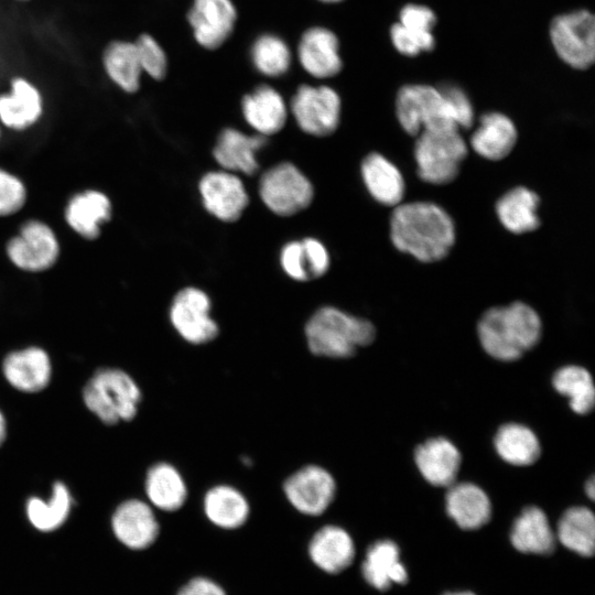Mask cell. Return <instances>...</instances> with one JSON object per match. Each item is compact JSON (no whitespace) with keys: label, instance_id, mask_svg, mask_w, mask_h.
Returning a JSON list of instances; mask_svg holds the SVG:
<instances>
[{"label":"cell","instance_id":"obj_13","mask_svg":"<svg viewBox=\"0 0 595 595\" xmlns=\"http://www.w3.org/2000/svg\"><path fill=\"white\" fill-rule=\"evenodd\" d=\"M237 20L231 0H193L187 21L196 42L206 50H217L230 37Z\"/></svg>","mask_w":595,"mask_h":595},{"label":"cell","instance_id":"obj_7","mask_svg":"<svg viewBox=\"0 0 595 595\" xmlns=\"http://www.w3.org/2000/svg\"><path fill=\"white\" fill-rule=\"evenodd\" d=\"M552 46L562 62L587 69L595 60V18L586 9L555 15L549 26Z\"/></svg>","mask_w":595,"mask_h":595},{"label":"cell","instance_id":"obj_27","mask_svg":"<svg viewBox=\"0 0 595 595\" xmlns=\"http://www.w3.org/2000/svg\"><path fill=\"white\" fill-rule=\"evenodd\" d=\"M203 511L214 526L234 530L242 527L250 515L246 496L236 487L219 484L210 487L203 498Z\"/></svg>","mask_w":595,"mask_h":595},{"label":"cell","instance_id":"obj_28","mask_svg":"<svg viewBox=\"0 0 595 595\" xmlns=\"http://www.w3.org/2000/svg\"><path fill=\"white\" fill-rule=\"evenodd\" d=\"M101 65L106 76L127 94L139 90L142 69L133 41L112 40L101 54Z\"/></svg>","mask_w":595,"mask_h":595},{"label":"cell","instance_id":"obj_49","mask_svg":"<svg viewBox=\"0 0 595 595\" xmlns=\"http://www.w3.org/2000/svg\"><path fill=\"white\" fill-rule=\"evenodd\" d=\"M321 2H325V3H338V2H342L344 0H318Z\"/></svg>","mask_w":595,"mask_h":595},{"label":"cell","instance_id":"obj_32","mask_svg":"<svg viewBox=\"0 0 595 595\" xmlns=\"http://www.w3.org/2000/svg\"><path fill=\"white\" fill-rule=\"evenodd\" d=\"M538 195L523 186H518L502 195L496 204V213L502 226L513 234L536 230L540 225L537 215Z\"/></svg>","mask_w":595,"mask_h":595},{"label":"cell","instance_id":"obj_15","mask_svg":"<svg viewBox=\"0 0 595 595\" xmlns=\"http://www.w3.org/2000/svg\"><path fill=\"white\" fill-rule=\"evenodd\" d=\"M298 57L303 69L316 78L334 77L343 68L338 37L324 26H312L302 34Z\"/></svg>","mask_w":595,"mask_h":595},{"label":"cell","instance_id":"obj_10","mask_svg":"<svg viewBox=\"0 0 595 595\" xmlns=\"http://www.w3.org/2000/svg\"><path fill=\"white\" fill-rule=\"evenodd\" d=\"M208 295L197 288H184L174 296L170 307V321L177 334L193 345L214 340L219 327L210 316Z\"/></svg>","mask_w":595,"mask_h":595},{"label":"cell","instance_id":"obj_26","mask_svg":"<svg viewBox=\"0 0 595 595\" xmlns=\"http://www.w3.org/2000/svg\"><path fill=\"white\" fill-rule=\"evenodd\" d=\"M361 177L369 194L378 203L397 206L404 195V180L399 169L379 153L368 154L360 166Z\"/></svg>","mask_w":595,"mask_h":595},{"label":"cell","instance_id":"obj_29","mask_svg":"<svg viewBox=\"0 0 595 595\" xmlns=\"http://www.w3.org/2000/svg\"><path fill=\"white\" fill-rule=\"evenodd\" d=\"M145 493L155 508L166 512L181 509L188 495L187 485L181 472L165 462L158 463L148 470Z\"/></svg>","mask_w":595,"mask_h":595},{"label":"cell","instance_id":"obj_24","mask_svg":"<svg viewBox=\"0 0 595 595\" xmlns=\"http://www.w3.org/2000/svg\"><path fill=\"white\" fill-rule=\"evenodd\" d=\"M447 488L446 511L458 527L473 530L488 522L491 504L480 487L472 483H453Z\"/></svg>","mask_w":595,"mask_h":595},{"label":"cell","instance_id":"obj_6","mask_svg":"<svg viewBox=\"0 0 595 595\" xmlns=\"http://www.w3.org/2000/svg\"><path fill=\"white\" fill-rule=\"evenodd\" d=\"M396 116L411 136L430 129L458 128L440 88L426 84L400 87L396 96Z\"/></svg>","mask_w":595,"mask_h":595},{"label":"cell","instance_id":"obj_50","mask_svg":"<svg viewBox=\"0 0 595 595\" xmlns=\"http://www.w3.org/2000/svg\"><path fill=\"white\" fill-rule=\"evenodd\" d=\"M17 1H20V2H25V1H29V0H17Z\"/></svg>","mask_w":595,"mask_h":595},{"label":"cell","instance_id":"obj_3","mask_svg":"<svg viewBox=\"0 0 595 595\" xmlns=\"http://www.w3.org/2000/svg\"><path fill=\"white\" fill-rule=\"evenodd\" d=\"M304 332L313 355L335 359L353 356L359 347L371 344L376 336L371 322L334 306L315 311Z\"/></svg>","mask_w":595,"mask_h":595},{"label":"cell","instance_id":"obj_11","mask_svg":"<svg viewBox=\"0 0 595 595\" xmlns=\"http://www.w3.org/2000/svg\"><path fill=\"white\" fill-rule=\"evenodd\" d=\"M11 262L28 272H41L53 267L60 255L58 240L52 228L36 219L25 221L6 247Z\"/></svg>","mask_w":595,"mask_h":595},{"label":"cell","instance_id":"obj_2","mask_svg":"<svg viewBox=\"0 0 595 595\" xmlns=\"http://www.w3.org/2000/svg\"><path fill=\"white\" fill-rule=\"evenodd\" d=\"M541 332L539 314L523 302L491 307L482 315L477 325L484 350L502 361L520 358L539 342Z\"/></svg>","mask_w":595,"mask_h":595},{"label":"cell","instance_id":"obj_18","mask_svg":"<svg viewBox=\"0 0 595 595\" xmlns=\"http://www.w3.org/2000/svg\"><path fill=\"white\" fill-rule=\"evenodd\" d=\"M307 553L313 564L321 571L337 574L353 563L355 544L345 529L326 524L312 536Z\"/></svg>","mask_w":595,"mask_h":595},{"label":"cell","instance_id":"obj_43","mask_svg":"<svg viewBox=\"0 0 595 595\" xmlns=\"http://www.w3.org/2000/svg\"><path fill=\"white\" fill-rule=\"evenodd\" d=\"M280 262L290 278L302 282L310 281L302 241L288 242L281 250Z\"/></svg>","mask_w":595,"mask_h":595},{"label":"cell","instance_id":"obj_8","mask_svg":"<svg viewBox=\"0 0 595 595\" xmlns=\"http://www.w3.org/2000/svg\"><path fill=\"white\" fill-rule=\"evenodd\" d=\"M259 195L272 213L286 217L310 206L314 188L295 165L282 162L261 175Z\"/></svg>","mask_w":595,"mask_h":595},{"label":"cell","instance_id":"obj_25","mask_svg":"<svg viewBox=\"0 0 595 595\" xmlns=\"http://www.w3.org/2000/svg\"><path fill=\"white\" fill-rule=\"evenodd\" d=\"M111 217V202L102 192L87 190L75 194L65 208L68 226L85 239H96Z\"/></svg>","mask_w":595,"mask_h":595},{"label":"cell","instance_id":"obj_48","mask_svg":"<svg viewBox=\"0 0 595 595\" xmlns=\"http://www.w3.org/2000/svg\"><path fill=\"white\" fill-rule=\"evenodd\" d=\"M446 595H474V594L469 593V592H458V593H450V594H446Z\"/></svg>","mask_w":595,"mask_h":595},{"label":"cell","instance_id":"obj_40","mask_svg":"<svg viewBox=\"0 0 595 595\" xmlns=\"http://www.w3.org/2000/svg\"><path fill=\"white\" fill-rule=\"evenodd\" d=\"M26 190L15 175L0 169V216L18 213L25 204Z\"/></svg>","mask_w":595,"mask_h":595},{"label":"cell","instance_id":"obj_31","mask_svg":"<svg viewBox=\"0 0 595 595\" xmlns=\"http://www.w3.org/2000/svg\"><path fill=\"white\" fill-rule=\"evenodd\" d=\"M510 540L523 553L549 554L555 547V536L544 511L534 506L524 508L515 520Z\"/></svg>","mask_w":595,"mask_h":595},{"label":"cell","instance_id":"obj_19","mask_svg":"<svg viewBox=\"0 0 595 595\" xmlns=\"http://www.w3.org/2000/svg\"><path fill=\"white\" fill-rule=\"evenodd\" d=\"M461 453L445 437L430 439L414 452L415 464L426 482L433 486L448 487L457 476Z\"/></svg>","mask_w":595,"mask_h":595},{"label":"cell","instance_id":"obj_21","mask_svg":"<svg viewBox=\"0 0 595 595\" xmlns=\"http://www.w3.org/2000/svg\"><path fill=\"white\" fill-rule=\"evenodd\" d=\"M241 109L249 126L264 137L278 133L288 117L282 96L269 85H260L244 96Z\"/></svg>","mask_w":595,"mask_h":595},{"label":"cell","instance_id":"obj_46","mask_svg":"<svg viewBox=\"0 0 595 595\" xmlns=\"http://www.w3.org/2000/svg\"><path fill=\"white\" fill-rule=\"evenodd\" d=\"M585 493L593 500L595 497V482L594 477H591L585 484Z\"/></svg>","mask_w":595,"mask_h":595},{"label":"cell","instance_id":"obj_39","mask_svg":"<svg viewBox=\"0 0 595 595\" xmlns=\"http://www.w3.org/2000/svg\"><path fill=\"white\" fill-rule=\"evenodd\" d=\"M390 40L393 47L402 55L413 57L423 52H430L435 46L433 33H421L409 30L400 23L390 28Z\"/></svg>","mask_w":595,"mask_h":595},{"label":"cell","instance_id":"obj_14","mask_svg":"<svg viewBox=\"0 0 595 595\" xmlns=\"http://www.w3.org/2000/svg\"><path fill=\"white\" fill-rule=\"evenodd\" d=\"M198 188L206 210L223 221L238 220L249 203L244 183L230 172L205 174Z\"/></svg>","mask_w":595,"mask_h":595},{"label":"cell","instance_id":"obj_1","mask_svg":"<svg viewBox=\"0 0 595 595\" xmlns=\"http://www.w3.org/2000/svg\"><path fill=\"white\" fill-rule=\"evenodd\" d=\"M393 246L422 262L445 258L455 242V226L445 209L430 202L394 206L390 218Z\"/></svg>","mask_w":595,"mask_h":595},{"label":"cell","instance_id":"obj_30","mask_svg":"<svg viewBox=\"0 0 595 595\" xmlns=\"http://www.w3.org/2000/svg\"><path fill=\"white\" fill-rule=\"evenodd\" d=\"M398 545L390 540L374 543L363 562V576L372 587L383 591L392 583L402 584L408 580L407 571L400 562Z\"/></svg>","mask_w":595,"mask_h":595},{"label":"cell","instance_id":"obj_20","mask_svg":"<svg viewBox=\"0 0 595 595\" xmlns=\"http://www.w3.org/2000/svg\"><path fill=\"white\" fill-rule=\"evenodd\" d=\"M266 143L264 136H247L234 128H226L218 136L213 154L221 167L253 175L259 170L256 152Z\"/></svg>","mask_w":595,"mask_h":595},{"label":"cell","instance_id":"obj_44","mask_svg":"<svg viewBox=\"0 0 595 595\" xmlns=\"http://www.w3.org/2000/svg\"><path fill=\"white\" fill-rule=\"evenodd\" d=\"M302 245L310 280L325 274L329 267V256L323 244L315 238H305L302 240Z\"/></svg>","mask_w":595,"mask_h":595},{"label":"cell","instance_id":"obj_9","mask_svg":"<svg viewBox=\"0 0 595 595\" xmlns=\"http://www.w3.org/2000/svg\"><path fill=\"white\" fill-rule=\"evenodd\" d=\"M340 97L325 85H301L291 99L292 115L302 131L327 137L336 131L340 120Z\"/></svg>","mask_w":595,"mask_h":595},{"label":"cell","instance_id":"obj_23","mask_svg":"<svg viewBox=\"0 0 595 595\" xmlns=\"http://www.w3.org/2000/svg\"><path fill=\"white\" fill-rule=\"evenodd\" d=\"M3 374L14 388L24 392H37L50 381V358L39 347L14 351L6 357Z\"/></svg>","mask_w":595,"mask_h":595},{"label":"cell","instance_id":"obj_47","mask_svg":"<svg viewBox=\"0 0 595 595\" xmlns=\"http://www.w3.org/2000/svg\"><path fill=\"white\" fill-rule=\"evenodd\" d=\"M4 437H6V421L2 413L0 412V444L4 441Z\"/></svg>","mask_w":595,"mask_h":595},{"label":"cell","instance_id":"obj_34","mask_svg":"<svg viewBox=\"0 0 595 595\" xmlns=\"http://www.w3.org/2000/svg\"><path fill=\"white\" fill-rule=\"evenodd\" d=\"M558 539L567 549L591 556L595 547V517L586 507H572L561 517Z\"/></svg>","mask_w":595,"mask_h":595},{"label":"cell","instance_id":"obj_41","mask_svg":"<svg viewBox=\"0 0 595 595\" xmlns=\"http://www.w3.org/2000/svg\"><path fill=\"white\" fill-rule=\"evenodd\" d=\"M442 91L456 126L468 129L474 123V108L463 88L455 84H444L439 87Z\"/></svg>","mask_w":595,"mask_h":595},{"label":"cell","instance_id":"obj_38","mask_svg":"<svg viewBox=\"0 0 595 595\" xmlns=\"http://www.w3.org/2000/svg\"><path fill=\"white\" fill-rule=\"evenodd\" d=\"M133 42L142 73L154 80L164 79L167 73V56L156 39L144 32Z\"/></svg>","mask_w":595,"mask_h":595},{"label":"cell","instance_id":"obj_37","mask_svg":"<svg viewBox=\"0 0 595 595\" xmlns=\"http://www.w3.org/2000/svg\"><path fill=\"white\" fill-rule=\"evenodd\" d=\"M251 58L258 72L266 76L278 77L289 71L292 54L281 37L262 34L252 44Z\"/></svg>","mask_w":595,"mask_h":595},{"label":"cell","instance_id":"obj_33","mask_svg":"<svg viewBox=\"0 0 595 595\" xmlns=\"http://www.w3.org/2000/svg\"><path fill=\"white\" fill-rule=\"evenodd\" d=\"M494 445L505 462L516 466L533 464L541 453L537 435L529 428L518 423L500 426L494 439Z\"/></svg>","mask_w":595,"mask_h":595},{"label":"cell","instance_id":"obj_12","mask_svg":"<svg viewBox=\"0 0 595 595\" xmlns=\"http://www.w3.org/2000/svg\"><path fill=\"white\" fill-rule=\"evenodd\" d=\"M283 493L290 505L300 513L321 516L335 498L336 482L326 468L309 464L284 480Z\"/></svg>","mask_w":595,"mask_h":595},{"label":"cell","instance_id":"obj_45","mask_svg":"<svg viewBox=\"0 0 595 595\" xmlns=\"http://www.w3.org/2000/svg\"><path fill=\"white\" fill-rule=\"evenodd\" d=\"M176 595H227L225 589L206 576H196L185 583Z\"/></svg>","mask_w":595,"mask_h":595},{"label":"cell","instance_id":"obj_17","mask_svg":"<svg viewBox=\"0 0 595 595\" xmlns=\"http://www.w3.org/2000/svg\"><path fill=\"white\" fill-rule=\"evenodd\" d=\"M43 97L37 86L23 76L10 80V89L0 94V122L12 130H24L43 113Z\"/></svg>","mask_w":595,"mask_h":595},{"label":"cell","instance_id":"obj_22","mask_svg":"<svg viewBox=\"0 0 595 595\" xmlns=\"http://www.w3.org/2000/svg\"><path fill=\"white\" fill-rule=\"evenodd\" d=\"M517 141V129L512 120L498 111L486 112L479 119L470 145L484 159L498 161L506 158Z\"/></svg>","mask_w":595,"mask_h":595},{"label":"cell","instance_id":"obj_16","mask_svg":"<svg viewBox=\"0 0 595 595\" xmlns=\"http://www.w3.org/2000/svg\"><path fill=\"white\" fill-rule=\"evenodd\" d=\"M111 527L116 538L132 550L151 547L160 532L152 508L139 499L122 502L112 515Z\"/></svg>","mask_w":595,"mask_h":595},{"label":"cell","instance_id":"obj_35","mask_svg":"<svg viewBox=\"0 0 595 595\" xmlns=\"http://www.w3.org/2000/svg\"><path fill=\"white\" fill-rule=\"evenodd\" d=\"M555 390L570 399L571 409L588 413L595 403V388L591 374L581 366L570 365L556 370L552 379Z\"/></svg>","mask_w":595,"mask_h":595},{"label":"cell","instance_id":"obj_5","mask_svg":"<svg viewBox=\"0 0 595 595\" xmlns=\"http://www.w3.org/2000/svg\"><path fill=\"white\" fill-rule=\"evenodd\" d=\"M141 392L136 381L119 369H101L87 382L84 401L107 424L133 419Z\"/></svg>","mask_w":595,"mask_h":595},{"label":"cell","instance_id":"obj_42","mask_svg":"<svg viewBox=\"0 0 595 595\" xmlns=\"http://www.w3.org/2000/svg\"><path fill=\"white\" fill-rule=\"evenodd\" d=\"M398 23L415 32L433 33L436 14L428 6L408 3L401 8Z\"/></svg>","mask_w":595,"mask_h":595},{"label":"cell","instance_id":"obj_4","mask_svg":"<svg viewBox=\"0 0 595 595\" xmlns=\"http://www.w3.org/2000/svg\"><path fill=\"white\" fill-rule=\"evenodd\" d=\"M416 137L414 160L420 178L433 185L454 181L468 152L459 129L423 130Z\"/></svg>","mask_w":595,"mask_h":595},{"label":"cell","instance_id":"obj_36","mask_svg":"<svg viewBox=\"0 0 595 595\" xmlns=\"http://www.w3.org/2000/svg\"><path fill=\"white\" fill-rule=\"evenodd\" d=\"M71 495L63 483H55L50 501L33 497L26 504V516L31 524L40 531L48 532L60 528L71 510Z\"/></svg>","mask_w":595,"mask_h":595}]
</instances>
